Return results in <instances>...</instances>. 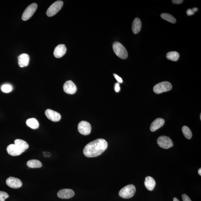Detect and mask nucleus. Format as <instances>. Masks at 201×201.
<instances>
[{
    "mask_svg": "<svg viewBox=\"0 0 201 201\" xmlns=\"http://www.w3.org/2000/svg\"><path fill=\"white\" fill-rule=\"evenodd\" d=\"M108 143L103 139H98L86 145L83 150L84 155L87 157L93 158L101 155L107 148Z\"/></svg>",
    "mask_w": 201,
    "mask_h": 201,
    "instance_id": "f257e3e1",
    "label": "nucleus"
},
{
    "mask_svg": "<svg viewBox=\"0 0 201 201\" xmlns=\"http://www.w3.org/2000/svg\"><path fill=\"white\" fill-rule=\"evenodd\" d=\"M113 49L115 53L119 58L125 59L128 57V53L123 45L119 42H115L113 44Z\"/></svg>",
    "mask_w": 201,
    "mask_h": 201,
    "instance_id": "f03ea898",
    "label": "nucleus"
},
{
    "mask_svg": "<svg viewBox=\"0 0 201 201\" xmlns=\"http://www.w3.org/2000/svg\"><path fill=\"white\" fill-rule=\"evenodd\" d=\"M136 189L133 184H129L124 187L119 191V195L124 199H129L135 195Z\"/></svg>",
    "mask_w": 201,
    "mask_h": 201,
    "instance_id": "7ed1b4c3",
    "label": "nucleus"
},
{
    "mask_svg": "<svg viewBox=\"0 0 201 201\" xmlns=\"http://www.w3.org/2000/svg\"><path fill=\"white\" fill-rule=\"evenodd\" d=\"M172 88V85L170 82L164 81L155 85L153 91L156 94H160L163 92L168 91L171 90Z\"/></svg>",
    "mask_w": 201,
    "mask_h": 201,
    "instance_id": "20e7f679",
    "label": "nucleus"
},
{
    "mask_svg": "<svg viewBox=\"0 0 201 201\" xmlns=\"http://www.w3.org/2000/svg\"><path fill=\"white\" fill-rule=\"evenodd\" d=\"M63 5V1H58L55 2L47 9L46 12L47 15L49 17L53 16L60 10Z\"/></svg>",
    "mask_w": 201,
    "mask_h": 201,
    "instance_id": "39448f33",
    "label": "nucleus"
},
{
    "mask_svg": "<svg viewBox=\"0 0 201 201\" xmlns=\"http://www.w3.org/2000/svg\"><path fill=\"white\" fill-rule=\"evenodd\" d=\"M157 143L160 147L165 149H168L174 145L172 140L169 137L165 136H162L158 138Z\"/></svg>",
    "mask_w": 201,
    "mask_h": 201,
    "instance_id": "423d86ee",
    "label": "nucleus"
},
{
    "mask_svg": "<svg viewBox=\"0 0 201 201\" xmlns=\"http://www.w3.org/2000/svg\"><path fill=\"white\" fill-rule=\"evenodd\" d=\"M37 8V5L36 3H33L28 6L22 14V20L25 21L31 18L36 12Z\"/></svg>",
    "mask_w": 201,
    "mask_h": 201,
    "instance_id": "0eeeda50",
    "label": "nucleus"
},
{
    "mask_svg": "<svg viewBox=\"0 0 201 201\" xmlns=\"http://www.w3.org/2000/svg\"><path fill=\"white\" fill-rule=\"evenodd\" d=\"M78 130L80 133L84 135H87L91 133V126L87 121H82L78 125Z\"/></svg>",
    "mask_w": 201,
    "mask_h": 201,
    "instance_id": "6e6552de",
    "label": "nucleus"
},
{
    "mask_svg": "<svg viewBox=\"0 0 201 201\" xmlns=\"http://www.w3.org/2000/svg\"><path fill=\"white\" fill-rule=\"evenodd\" d=\"M6 184L9 187L13 189L20 188L22 185V182L19 178L11 177L6 179Z\"/></svg>",
    "mask_w": 201,
    "mask_h": 201,
    "instance_id": "1a4fd4ad",
    "label": "nucleus"
},
{
    "mask_svg": "<svg viewBox=\"0 0 201 201\" xmlns=\"http://www.w3.org/2000/svg\"><path fill=\"white\" fill-rule=\"evenodd\" d=\"M46 117L48 119L54 122H57L61 119V115L56 111L48 109L46 110L45 112Z\"/></svg>",
    "mask_w": 201,
    "mask_h": 201,
    "instance_id": "9d476101",
    "label": "nucleus"
},
{
    "mask_svg": "<svg viewBox=\"0 0 201 201\" xmlns=\"http://www.w3.org/2000/svg\"><path fill=\"white\" fill-rule=\"evenodd\" d=\"M63 90L67 94H73L77 91V87L73 81H68L64 84Z\"/></svg>",
    "mask_w": 201,
    "mask_h": 201,
    "instance_id": "9b49d317",
    "label": "nucleus"
},
{
    "mask_svg": "<svg viewBox=\"0 0 201 201\" xmlns=\"http://www.w3.org/2000/svg\"><path fill=\"white\" fill-rule=\"evenodd\" d=\"M74 195V191L70 189H62L57 193L58 197L62 199H70L73 197Z\"/></svg>",
    "mask_w": 201,
    "mask_h": 201,
    "instance_id": "f8f14e48",
    "label": "nucleus"
},
{
    "mask_svg": "<svg viewBox=\"0 0 201 201\" xmlns=\"http://www.w3.org/2000/svg\"><path fill=\"white\" fill-rule=\"evenodd\" d=\"M6 150L8 154L13 156L20 155L22 153L21 150L15 144L8 145L6 148Z\"/></svg>",
    "mask_w": 201,
    "mask_h": 201,
    "instance_id": "ddd939ff",
    "label": "nucleus"
},
{
    "mask_svg": "<svg viewBox=\"0 0 201 201\" xmlns=\"http://www.w3.org/2000/svg\"><path fill=\"white\" fill-rule=\"evenodd\" d=\"M66 48L65 44H59L57 46L54 51V55L57 58L63 57L66 53Z\"/></svg>",
    "mask_w": 201,
    "mask_h": 201,
    "instance_id": "4468645a",
    "label": "nucleus"
},
{
    "mask_svg": "<svg viewBox=\"0 0 201 201\" xmlns=\"http://www.w3.org/2000/svg\"><path fill=\"white\" fill-rule=\"evenodd\" d=\"M165 123V120L162 118H158L153 122L151 125L150 130L152 132H155L160 129Z\"/></svg>",
    "mask_w": 201,
    "mask_h": 201,
    "instance_id": "2eb2a0df",
    "label": "nucleus"
},
{
    "mask_svg": "<svg viewBox=\"0 0 201 201\" xmlns=\"http://www.w3.org/2000/svg\"><path fill=\"white\" fill-rule=\"evenodd\" d=\"M29 60V56L26 53L22 54L18 57V64L21 68L27 66Z\"/></svg>",
    "mask_w": 201,
    "mask_h": 201,
    "instance_id": "dca6fc26",
    "label": "nucleus"
},
{
    "mask_svg": "<svg viewBox=\"0 0 201 201\" xmlns=\"http://www.w3.org/2000/svg\"><path fill=\"white\" fill-rule=\"evenodd\" d=\"M144 184L147 189L149 191H152L155 187L156 182L152 177L148 176L145 178Z\"/></svg>",
    "mask_w": 201,
    "mask_h": 201,
    "instance_id": "f3484780",
    "label": "nucleus"
},
{
    "mask_svg": "<svg viewBox=\"0 0 201 201\" xmlns=\"http://www.w3.org/2000/svg\"><path fill=\"white\" fill-rule=\"evenodd\" d=\"M142 28V22L139 18H136L134 20L132 24V30L135 34L139 32Z\"/></svg>",
    "mask_w": 201,
    "mask_h": 201,
    "instance_id": "a211bd4d",
    "label": "nucleus"
},
{
    "mask_svg": "<svg viewBox=\"0 0 201 201\" xmlns=\"http://www.w3.org/2000/svg\"><path fill=\"white\" fill-rule=\"evenodd\" d=\"M14 144L16 145L18 148L24 152L27 149L29 148V145L24 140L20 139H16L14 141Z\"/></svg>",
    "mask_w": 201,
    "mask_h": 201,
    "instance_id": "6ab92c4d",
    "label": "nucleus"
},
{
    "mask_svg": "<svg viewBox=\"0 0 201 201\" xmlns=\"http://www.w3.org/2000/svg\"><path fill=\"white\" fill-rule=\"evenodd\" d=\"M27 166L31 168H39L42 167V164L40 161L36 159H32L27 163Z\"/></svg>",
    "mask_w": 201,
    "mask_h": 201,
    "instance_id": "aec40b11",
    "label": "nucleus"
},
{
    "mask_svg": "<svg viewBox=\"0 0 201 201\" xmlns=\"http://www.w3.org/2000/svg\"><path fill=\"white\" fill-rule=\"evenodd\" d=\"M27 125L31 129H35L38 128L39 124L38 121L35 118H30L26 121Z\"/></svg>",
    "mask_w": 201,
    "mask_h": 201,
    "instance_id": "412c9836",
    "label": "nucleus"
},
{
    "mask_svg": "<svg viewBox=\"0 0 201 201\" xmlns=\"http://www.w3.org/2000/svg\"><path fill=\"white\" fill-rule=\"evenodd\" d=\"M166 57L168 60L174 62L177 61L180 57V55L177 52L175 51L169 52L167 54Z\"/></svg>",
    "mask_w": 201,
    "mask_h": 201,
    "instance_id": "4be33fe9",
    "label": "nucleus"
},
{
    "mask_svg": "<svg viewBox=\"0 0 201 201\" xmlns=\"http://www.w3.org/2000/svg\"><path fill=\"white\" fill-rule=\"evenodd\" d=\"M161 17L164 20L170 22V23L175 24L176 23V19L173 15L171 14L167 13H162L161 14Z\"/></svg>",
    "mask_w": 201,
    "mask_h": 201,
    "instance_id": "5701e85b",
    "label": "nucleus"
},
{
    "mask_svg": "<svg viewBox=\"0 0 201 201\" xmlns=\"http://www.w3.org/2000/svg\"><path fill=\"white\" fill-rule=\"evenodd\" d=\"M182 131L184 136L188 139H191L192 137V133L190 129L187 126H183L182 128Z\"/></svg>",
    "mask_w": 201,
    "mask_h": 201,
    "instance_id": "b1692460",
    "label": "nucleus"
},
{
    "mask_svg": "<svg viewBox=\"0 0 201 201\" xmlns=\"http://www.w3.org/2000/svg\"><path fill=\"white\" fill-rule=\"evenodd\" d=\"M12 87L10 85L5 84L2 86L1 90L5 93H9L12 90Z\"/></svg>",
    "mask_w": 201,
    "mask_h": 201,
    "instance_id": "393cba45",
    "label": "nucleus"
},
{
    "mask_svg": "<svg viewBox=\"0 0 201 201\" xmlns=\"http://www.w3.org/2000/svg\"><path fill=\"white\" fill-rule=\"evenodd\" d=\"M9 196L7 193L0 191V201H5V199L8 198Z\"/></svg>",
    "mask_w": 201,
    "mask_h": 201,
    "instance_id": "a878e982",
    "label": "nucleus"
},
{
    "mask_svg": "<svg viewBox=\"0 0 201 201\" xmlns=\"http://www.w3.org/2000/svg\"><path fill=\"white\" fill-rule=\"evenodd\" d=\"M183 201H192L190 198L189 196L187 195L186 194H183L182 196Z\"/></svg>",
    "mask_w": 201,
    "mask_h": 201,
    "instance_id": "bb28decb",
    "label": "nucleus"
},
{
    "mask_svg": "<svg viewBox=\"0 0 201 201\" xmlns=\"http://www.w3.org/2000/svg\"><path fill=\"white\" fill-rule=\"evenodd\" d=\"M113 75H114L115 78L117 80L118 83H122L123 82V80L122 78L120 77V76H118L117 74H114Z\"/></svg>",
    "mask_w": 201,
    "mask_h": 201,
    "instance_id": "cd10ccee",
    "label": "nucleus"
},
{
    "mask_svg": "<svg viewBox=\"0 0 201 201\" xmlns=\"http://www.w3.org/2000/svg\"><path fill=\"white\" fill-rule=\"evenodd\" d=\"M115 91L116 92H118L120 91V84L119 83L117 82V83L115 84L114 87Z\"/></svg>",
    "mask_w": 201,
    "mask_h": 201,
    "instance_id": "c85d7f7f",
    "label": "nucleus"
},
{
    "mask_svg": "<svg viewBox=\"0 0 201 201\" xmlns=\"http://www.w3.org/2000/svg\"><path fill=\"white\" fill-rule=\"evenodd\" d=\"M187 14L188 16H191L194 15V12L193 11L192 9H189L187 11Z\"/></svg>",
    "mask_w": 201,
    "mask_h": 201,
    "instance_id": "c756f323",
    "label": "nucleus"
},
{
    "mask_svg": "<svg viewBox=\"0 0 201 201\" xmlns=\"http://www.w3.org/2000/svg\"><path fill=\"white\" fill-rule=\"evenodd\" d=\"M172 2L174 4H180L183 2V0H173Z\"/></svg>",
    "mask_w": 201,
    "mask_h": 201,
    "instance_id": "7c9ffc66",
    "label": "nucleus"
},
{
    "mask_svg": "<svg viewBox=\"0 0 201 201\" xmlns=\"http://www.w3.org/2000/svg\"><path fill=\"white\" fill-rule=\"evenodd\" d=\"M193 11H194V12L197 11L198 10V8H194L192 9Z\"/></svg>",
    "mask_w": 201,
    "mask_h": 201,
    "instance_id": "2f4dec72",
    "label": "nucleus"
},
{
    "mask_svg": "<svg viewBox=\"0 0 201 201\" xmlns=\"http://www.w3.org/2000/svg\"><path fill=\"white\" fill-rule=\"evenodd\" d=\"M198 173L199 175H200L201 176V169L200 168L198 170Z\"/></svg>",
    "mask_w": 201,
    "mask_h": 201,
    "instance_id": "473e14b6",
    "label": "nucleus"
},
{
    "mask_svg": "<svg viewBox=\"0 0 201 201\" xmlns=\"http://www.w3.org/2000/svg\"><path fill=\"white\" fill-rule=\"evenodd\" d=\"M174 201H180L176 197L174 198L173 199Z\"/></svg>",
    "mask_w": 201,
    "mask_h": 201,
    "instance_id": "72a5a7b5",
    "label": "nucleus"
},
{
    "mask_svg": "<svg viewBox=\"0 0 201 201\" xmlns=\"http://www.w3.org/2000/svg\"><path fill=\"white\" fill-rule=\"evenodd\" d=\"M200 120H201V114H200Z\"/></svg>",
    "mask_w": 201,
    "mask_h": 201,
    "instance_id": "f704fd0d",
    "label": "nucleus"
}]
</instances>
